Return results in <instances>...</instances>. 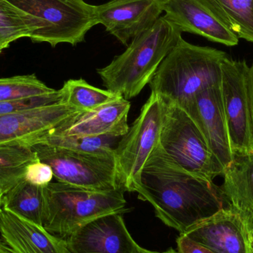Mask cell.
Returning <instances> with one entry per match:
<instances>
[{
	"label": "cell",
	"instance_id": "e0dca14e",
	"mask_svg": "<svg viewBox=\"0 0 253 253\" xmlns=\"http://www.w3.org/2000/svg\"><path fill=\"white\" fill-rule=\"evenodd\" d=\"M165 16L182 32L191 33L224 45L239 44V37L196 0H162Z\"/></svg>",
	"mask_w": 253,
	"mask_h": 253
},
{
	"label": "cell",
	"instance_id": "d4e9b609",
	"mask_svg": "<svg viewBox=\"0 0 253 253\" xmlns=\"http://www.w3.org/2000/svg\"><path fill=\"white\" fill-rule=\"evenodd\" d=\"M30 35L20 15L7 1L0 0V53L10 43Z\"/></svg>",
	"mask_w": 253,
	"mask_h": 253
},
{
	"label": "cell",
	"instance_id": "4fadbf2b",
	"mask_svg": "<svg viewBox=\"0 0 253 253\" xmlns=\"http://www.w3.org/2000/svg\"><path fill=\"white\" fill-rule=\"evenodd\" d=\"M80 110L56 104L0 116V145L22 144L32 147Z\"/></svg>",
	"mask_w": 253,
	"mask_h": 253
},
{
	"label": "cell",
	"instance_id": "1f68e13d",
	"mask_svg": "<svg viewBox=\"0 0 253 253\" xmlns=\"http://www.w3.org/2000/svg\"><path fill=\"white\" fill-rule=\"evenodd\" d=\"M162 253H178L176 252V251H174V250L169 249V251H165V252Z\"/></svg>",
	"mask_w": 253,
	"mask_h": 253
},
{
	"label": "cell",
	"instance_id": "8fae6325",
	"mask_svg": "<svg viewBox=\"0 0 253 253\" xmlns=\"http://www.w3.org/2000/svg\"><path fill=\"white\" fill-rule=\"evenodd\" d=\"M68 253H150L132 239L123 213L89 221L65 239Z\"/></svg>",
	"mask_w": 253,
	"mask_h": 253
},
{
	"label": "cell",
	"instance_id": "4316f807",
	"mask_svg": "<svg viewBox=\"0 0 253 253\" xmlns=\"http://www.w3.org/2000/svg\"><path fill=\"white\" fill-rule=\"evenodd\" d=\"M53 178L52 168L40 159L28 165L25 175V181L41 187H45L50 184Z\"/></svg>",
	"mask_w": 253,
	"mask_h": 253
},
{
	"label": "cell",
	"instance_id": "836d02e7",
	"mask_svg": "<svg viewBox=\"0 0 253 253\" xmlns=\"http://www.w3.org/2000/svg\"><path fill=\"white\" fill-rule=\"evenodd\" d=\"M150 253H151V252H150Z\"/></svg>",
	"mask_w": 253,
	"mask_h": 253
},
{
	"label": "cell",
	"instance_id": "ffe728a7",
	"mask_svg": "<svg viewBox=\"0 0 253 253\" xmlns=\"http://www.w3.org/2000/svg\"><path fill=\"white\" fill-rule=\"evenodd\" d=\"M44 187L23 180L4 195L3 209L43 226L46 209Z\"/></svg>",
	"mask_w": 253,
	"mask_h": 253
},
{
	"label": "cell",
	"instance_id": "484cf974",
	"mask_svg": "<svg viewBox=\"0 0 253 253\" xmlns=\"http://www.w3.org/2000/svg\"><path fill=\"white\" fill-rule=\"evenodd\" d=\"M62 93L56 90L45 96L17 101H0V116L62 103Z\"/></svg>",
	"mask_w": 253,
	"mask_h": 253
},
{
	"label": "cell",
	"instance_id": "d6986e66",
	"mask_svg": "<svg viewBox=\"0 0 253 253\" xmlns=\"http://www.w3.org/2000/svg\"><path fill=\"white\" fill-rule=\"evenodd\" d=\"M223 25L253 43V0H196Z\"/></svg>",
	"mask_w": 253,
	"mask_h": 253
},
{
	"label": "cell",
	"instance_id": "5bb4252c",
	"mask_svg": "<svg viewBox=\"0 0 253 253\" xmlns=\"http://www.w3.org/2000/svg\"><path fill=\"white\" fill-rule=\"evenodd\" d=\"M181 108L194 120L224 168L233 160L221 84L196 95Z\"/></svg>",
	"mask_w": 253,
	"mask_h": 253
},
{
	"label": "cell",
	"instance_id": "8992f818",
	"mask_svg": "<svg viewBox=\"0 0 253 253\" xmlns=\"http://www.w3.org/2000/svg\"><path fill=\"white\" fill-rule=\"evenodd\" d=\"M159 145L184 170L210 181L224 168L194 120L181 107L165 104Z\"/></svg>",
	"mask_w": 253,
	"mask_h": 253
},
{
	"label": "cell",
	"instance_id": "3957f363",
	"mask_svg": "<svg viewBox=\"0 0 253 253\" xmlns=\"http://www.w3.org/2000/svg\"><path fill=\"white\" fill-rule=\"evenodd\" d=\"M227 57L225 52L181 38L150 82L151 93L164 103L181 108L203 90L221 84V65Z\"/></svg>",
	"mask_w": 253,
	"mask_h": 253
},
{
	"label": "cell",
	"instance_id": "6da1fadb",
	"mask_svg": "<svg viewBox=\"0 0 253 253\" xmlns=\"http://www.w3.org/2000/svg\"><path fill=\"white\" fill-rule=\"evenodd\" d=\"M135 193L180 234L229 206L221 187L184 170L159 144L143 168Z\"/></svg>",
	"mask_w": 253,
	"mask_h": 253
},
{
	"label": "cell",
	"instance_id": "30bf717a",
	"mask_svg": "<svg viewBox=\"0 0 253 253\" xmlns=\"http://www.w3.org/2000/svg\"><path fill=\"white\" fill-rule=\"evenodd\" d=\"M184 234L215 253H253V221L230 206Z\"/></svg>",
	"mask_w": 253,
	"mask_h": 253
},
{
	"label": "cell",
	"instance_id": "7c38bea8",
	"mask_svg": "<svg viewBox=\"0 0 253 253\" xmlns=\"http://www.w3.org/2000/svg\"><path fill=\"white\" fill-rule=\"evenodd\" d=\"M163 11L162 0H110L96 5V20L97 25H103L109 34L128 46L151 28Z\"/></svg>",
	"mask_w": 253,
	"mask_h": 253
},
{
	"label": "cell",
	"instance_id": "5b68a950",
	"mask_svg": "<svg viewBox=\"0 0 253 253\" xmlns=\"http://www.w3.org/2000/svg\"><path fill=\"white\" fill-rule=\"evenodd\" d=\"M20 15L34 42L76 46L97 25L96 5L84 0H4Z\"/></svg>",
	"mask_w": 253,
	"mask_h": 253
},
{
	"label": "cell",
	"instance_id": "cb8c5ba5",
	"mask_svg": "<svg viewBox=\"0 0 253 253\" xmlns=\"http://www.w3.org/2000/svg\"><path fill=\"white\" fill-rule=\"evenodd\" d=\"M35 74L0 78V101H17L54 93Z\"/></svg>",
	"mask_w": 253,
	"mask_h": 253
},
{
	"label": "cell",
	"instance_id": "603a6c76",
	"mask_svg": "<svg viewBox=\"0 0 253 253\" xmlns=\"http://www.w3.org/2000/svg\"><path fill=\"white\" fill-rule=\"evenodd\" d=\"M121 138L113 135L61 136L48 133L40 143L80 153L108 155L115 154L116 147Z\"/></svg>",
	"mask_w": 253,
	"mask_h": 253
},
{
	"label": "cell",
	"instance_id": "d6a6232c",
	"mask_svg": "<svg viewBox=\"0 0 253 253\" xmlns=\"http://www.w3.org/2000/svg\"><path fill=\"white\" fill-rule=\"evenodd\" d=\"M157 253V252H153V251H151V253Z\"/></svg>",
	"mask_w": 253,
	"mask_h": 253
},
{
	"label": "cell",
	"instance_id": "f546056e",
	"mask_svg": "<svg viewBox=\"0 0 253 253\" xmlns=\"http://www.w3.org/2000/svg\"><path fill=\"white\" fill-rule=\"evenodd\" d=\"M0 253H12L9 248L3 243L2 241H0Z\"/></svg>",
	"mask_w": 253,
	"mask_h": 253
},
{
	"label": "cell",
	"instance_id": "ac0fdd59",
	"mask_svg": "<svg viewBox=\"0 0 253 253\" xmlns=\"http://www.w3.org/2000/svg\"><path fill=\"white\" fill-rule=\"evenodd\" d=\"M223 175L221 189L229 206L253 221V153L233 154Z\"/></svg>",
	"mask_w": 253,
	"mask_h": 253
},
{
	"label": "cell",
	"instance_id": "7402d4cb",
	"mask_svg": "<svg viewBox=\"0 0 253 253\" xmlns=\"http://www.w3.org/2000/svg\"><path fill=\"white\" fill-rule=\"evenodd\" d=\"M60 90L62 104L81 111H92L123 97L110 90L93 87L83 79L65 82Z\"/></svg>",
	"mask_w": 253,
	"mask_h": 253
},
{
	"label": "cell",
	"instance_id": "277c9868",
	"mask_svg": "<svg viewBox=\"0 0 253 253\" xmlns=\"http://www.w3.org/2000/svg\"><path fill=\"white\" fill-rule=\"evenodd\" d=\"M46 209L43 227L47 231L66 239L92 220L127 211L125 191L90 190L65 183L45 186Z\"/></svg>",
	"mask_w": 253,
	"mask_h": 253
},
{
	"label": "cell",
	"instance_id": "2e32d148",
	"mask_svg": "<svg viewBox=\"0 0 253 253\" xmlns=\"http://www.w3.org/2000/svg\"><path fill=\"white\" fill-rule=\"evenodd\" d=\"M0 235L12 253H68L65 239L11 212H0Z\"/></svg>",
	"mask_w": 253,
	"mask_h": 253
},
{
	"label": "cell",
	"instance_id": "f1b7e54d",
	"mask_svg": "<svg viewBox=\"0 0 253 253\" xmlns=\"http://www.w3.org/2000/svg\"><path fill=\"white\" fill-rule=\"evenodd\" d=\"M248 95H249L250 109H251L253 132V63L251 67H250L249 73H248Z\"/></svg>",
	"mask_w": 253,
	"mask_h": 253
},
{
	"label": "cell",
	"instance_id": "7a4b0ae2",
	"mask_svg": "<svg viewBox=\"0 0 253 253\" xmlns=\"http://www.w3.org/2000/svg\"><path fill=\"white\" fill-rule=\"evenodd\" d=\"M182 33L168 18L161 16L151 28L132 40L126 51L97 70L104 86L126 100L138 96L182 38Z\"/></svg>",
	"mask_w": 253,
	"mask_h": 253
},
{
	"label": "cell",
	"instance_id": "4dcf8cb0",
	"mask_svg": "<svg viewBox=\"0 0 253 253\" xmlns=\"http://www.w3.org/2000/svg\"><path fill=\"white\" fill-rule=\"evenodd\" d=\"M3 196H4V193H2L1 190H0V212L2 210V199Z\"/></svg>",
	"mask_w": 253,
	"mask_h": 253
},
{
	"label": "cell",
	"instance_id": "44dd1931",
	"mask_svg": "<svg viewBox=\"0 0 253 253\" xmlns=\"http://www.w3.org/2000/svg\"><path fill=\"white\" fill-rule=\"evenodd\" d=\"M38 160L37 153L30 146L0 145V190L4 195L25 180L28 165Z\"/></svg>",
	"mask_w": 253,
	"mask_h": 253
},
{
	"label": "cell",
	"instance_id": "83f0119b",
	"mask_svg": "<svg viewBox=\"0 0 253 253\" xmlns=\"http://www.w3.org/2000/svg\"><path fill=\"white\" fill-rule=\"evenodd\" d=\"M176 245L178 253H215L184 234H180L177 238Z\"/></svg>",
	"mask_w": 253,
	"mask_h": 253
},
{
	"label": "cell",
	"instance_id": "9a60e30c",
	"mask_svg": "<svg viewBox=\"0 0 253 253\" xmlns=\"http://www.w3.org/2000/svg\"><path fill=\"white\" fill-rule=\"evenodd\" d=\"M129 100L122 97L92 111H80L49 133L61 136L123 137L129 130Z\"/></svg>",
	"mask_w": 253,
	"mask_h": 253
},
{
	"label": "cell",
	"instance_id": "52a82bcc",
	"mask_svg": "<svg viewBox=\"0 0 253 253\" xmlns=\"http://www.w3.org/2000/svg\"><path fill=\"white\" fill-rule=\"evenodd\" d=\"M164 108L163 101L150 93L138 118L116 147L117 179L125 192L135 193L143 168L159 144Z\"/></svg>",
	"mask_w": 253,
	"mask_h": 253
},
{
	"label": "cell",
	"instance_id": "ba28073f",
	"mask_svg": "<svg viewBox=\"0 0 253 253\" xmlns=\"http://www.w3.org/2000/svg\"><path fill=\"white\" fill-rule=\"evenodd\" d=\"M31 147L40 161L52 168L53 176L59 182L101 191L121 188L117 179L115 154L80 153L44 143Z\"/></svg>",
	"mask_w": 253,
	"mask_h": 253
},
{
	"label": "cell",
	"instance_id": "9c48e42d",
	"mask_svg": "<svg viewBox=\"0 0 253 253\" xmlns=\"http://www.w3.org/2000/svg\"><path fill=\"white\" fill-rule=\"evenodd\" d=\"M246 61L227 56L221 65V89L233 154H253V132Z\"/></svg>",
	"mask_w": 253,
	"mask_h": 253
}]
</instances>
